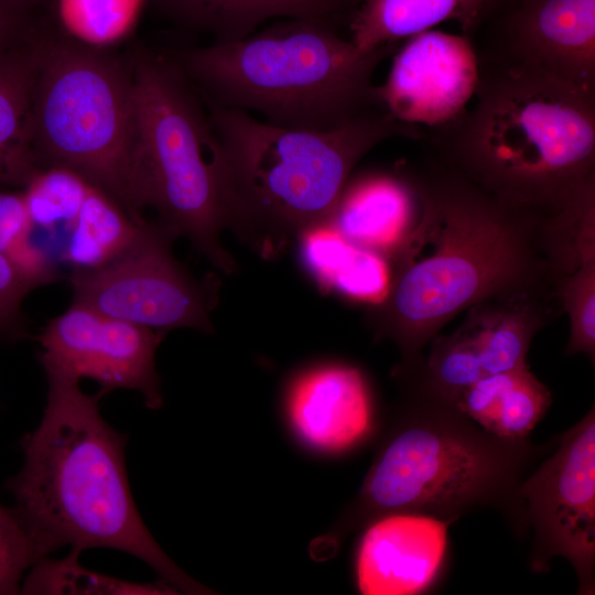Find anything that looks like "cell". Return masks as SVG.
Returning <instances> with one entry per match:
<instances>
[{"label":"cell","mask_w":595,"mask_h":595,"mask_svg":"<svg viewBox=\"0 0 595 595\" xmlns=\"http://www.w3.org/2000/svg\"><path fill=\"white\" fill-rule=\"evenodd\" d=\"M409 174L419 214L387 257V295L367 314L375 336L398 347L400 368L423 361L451 320L488 298L559 296L576 263L583 212L577 202L551 214L507 203L439 160Z\"/></svg>","instance_id":"6da1fadb"},{"label":"cell","mask_w":595,"mask_h":595,"mask_svg":"<svg viewBox=\"0 0 595 595\" xmlns=\"http://www.w3.org/2000/svg\"><path fill=\"white\" fill-rule=\"evenodd\" d=\"M421 365L396 369L400 398L358 494L325 536L324 554H333L350 533L400 512L451 523L493 508L518 537L527 534L520 486L551 445L485 431L428 382Z\"/></svg>","instance_id":"7a4b0ae2"},{"label":"cell","mask_w":595,"mask_h":595,"mask_svg":"<svg viewBox=\"0 0 595 595\" xmlns=\"http://www.w3.org/2000/svg\"><path fill=\"white\" fill-rule=\"evenodd\" d=\"M39 426L21 441L24 462L7 487L41 551L80 553L110 548L150 565L178 594H213L182 571L143 523L125 465L127 439L101 416L104 393L86 394L79 381L47 378Z\"/></svg>","instance_id":"3957f363"},{"label":"cell","mask_w":595,"mask_h":595,"mask_svg":"<svg viewBox=\"0 0 595 595\" xmlns=\"http://www.w3.org/2000/svg\"><path fill=\"white\" fill-rule=\"evenodd\" d=\"M475 106L435 128L442 163L494 196L561 209L595 178V95L502 64L479 71Z\"/></svg>","instance_id":"277c9868"},{"label":"cell","mask_w":595,"mask_h":595,"mask_svg":"<svg viewBox=\"0 0 595 595\" xmlns=\"http://www.w3.org/2000/svg\"><path fill=\"white\" fill-rule=\"evenodd\" d=\"M397 48L363 51L326 22L285 19L172 60L210 106L255 111L279 127L327 131L382 108L372 74Z\"/></svg>","instance_id":"5b68a950"},{"label":"cell","mask_w":595,"mask_h":595,"mask_svg":"<svg viewBox=\"0 0 595 595\" xmlns=\"http://www.w3.org/2000/svg\"><path fill=\"white\" fill-rule=\"evenodd\" d=\"M226 169L230 227L262 251L331 220L349 175L372 148L418 131L385 109L327 130L284 128L210 106Z\"/></svg>","instance_id":"8992f818"},{"label":"cell","mask_w":595,"mask_h":595,"mask_svg":"<svg viewBox=\"0 0 595 595\" xmlns=\"http://www.w3.org/2000/svg\"><path fill=\"white\" fill-rule=\"evenodd\" d=\"M134 194L138 209L156 210L174 236H185L215 268L235 262L220 234L230 227L221 147L194 85L170 57H131Z\"/></svg>","instance_id":"52a82bcc"},{"label":"cell","mask_w":595,"mask_h":595,"mask_svg":"<svg viewBox=\"0 0 595 595\" xmlns=\"http://www.w3.org/2000/svg\"><path fill=\"white\" fill-rule=\"evenodd\" d=\"M40 169H68L144 219L134 195L131 60L65 35L46 14L31 100Z\"/></svg>","instance_id":"ba28073f"},{"label":"cell","mask_w":595,"mask_h":595,"mask_svg":"<svg viewBox=\"0 0 595 595\" xmlns=\"http://www.w3.org/2000/svg\"><path fill=\"white\" fill-rule=\"evenodd\" d=\"M174 238L160 221H148L113 260L95 269L73 270V302L165 333L182 327L213 333V288L194 279L174 258Z\"/></svg>","instance_id":"9c48e42d"},{"label":"cell","mask_w":595,"mask_h":595,"mask_svg":"<svg viewBox=\"0 0 595 595\" xmlns=\"http://www.w3.org/2000/svg\"><path fill=\"white\" fill-rule=\"evenodd\" d=\"M556 448L520 486L533 539L529 565L549 570L564 558L577 576V594L595 593V408L556 439Z\"/></svg>","instance_id":"30bf717a"},{"label":"cell","mask_w":595,"mask_h":595,"mask_svg":"<svg viewBox=\"0 0 595 595\" xmlns=\"http://www.w3.org/2000/svg\"><path fill=\"white\" fill-rule=\"evenodd\" d=\"M164 335L73 302L39 336L40 361L46 378H89L104 394L137 390L148 408L159 409L163 398L155 353Z\"/></svg>","instance_id":"8fae6325"},{"label":"cell","mask_w":595,"mask_h":595,"mask_svg":"<svg viewBox=\"0 0 595 595\" xmlns=\"http://www.w3.org/2000/svg\"><path fill=\"white\" fill-rule=\"evenodd\" d=\"M478 80L479 62L469 40L428 30L396 50L376 91L381 107L399 122L439 128L467 109Z\"/></svg>","instance_id":"7c38bea8"},{"label":"cell","mask_w":595,"mask_h":595,"mask_svg":"<svg viewBox=\"0 0 595 595\" xmlns=\"http://www.w3.org/2000/svg\"><path fill=\"white\" fill-rule=\"evenodd\" d=\"M283 407L294 437L322 455L356 450L376 431L369 385L347 364H317L298 372L286 387Z\"/></svg>","instance_id":"4fadbf2b"},{"label":"cell","mask_w":595,"mask_h":595,"mask_svg":"<svg viewBox=\"0 0 595 595\" xmlns=\"http://www.w3.org/2000/svg\"><path fill=\"white\" fill-rule=\"evenodd\" d=\"M507 53L502 64L595 95V0H520Z\"/></svg>","instance_id":"5bb4252c"},{"label":"cell","mask_w":595,"mask_h":595,"mask_svg":"<svg viewBox=\"0 0 595 595\" xmlns=\"http://www.w3.org/2000/svg\"><path fill=\"white\" fill-rule=\"evenodd\" d=\"M448 522L400 512L366 528L355 556L357 588L365 595H415L440 577L448 550Z\"/></svg>","instance_id":"9a60e30c"},{"label":"cell","mask_w":595,"mask_h":595,"mask_svg":"<svg viewBox=\"0 0 595 595\" xmlns=\"http://www.w3.org/2000/svg\"><path fill=\"white\" fill-rule=\"evenodd\" d=\"M418 214L419 197L409 173H370L348 180L329 223L350 242L387 258Z\"/></svg>","instance_id":"2e32d148"},{"label":"cell","mask_w":595,"mask_h":595,"mask_svg":"<svg viewBox=\"0 0 595 595\" xmlns=\"http://www.w3.org/2000/svg\"><path fill=\"white\" fill-rule=\"evenodd\" d=\"M561 313V301L555 294L513 292L469 307L459 328L476 347L486 376L527 366L533 336Z\"/></svg>","instance_id":"e0dca14e"},{"label":"cell","mask_w":595,"mask_h":595,"mask_svg":"<svg viewBox=\"0 0 595 595\" xmlns=\"http://www.w3.org/2000/svg\"><path fill=\"white\" fill-rule=\"evenodd\" d=\"M45 20L42 14L26 36L0 53V186L23 188L41 170L31 141V100Z\"/></svg>","instance_id":"ac0fdd59"},{"label":"cell","mask_w":595,"mask_h":595,"mask_svg":"<svg viewBox=\"0 0 595 595\" xmlns=\"http://www.w3.org/2000/svg\"><path fill=\"white\" fill-rule=\"evenodd\" d=\"M351 0H151L173 22L207 32L215 42H229L253 33L263 22L305 19L328 22Z\"/></svg>","instance_id":"d6986e66"},{"label":"cell","mask_w":595,"mask_h":595,"mask_svg":"<svg viewBox=\"0 0 595 595\" xmlns=\"http://www.w3.org/2000/svg\"><path fill=\"white\" fill-rule=\"evenodd\" d=\"M301 259L324 289L376 305L388 293L387 258L346 239L329 221L299 235Z\"/></svg>","instance_id":"ffe728a7"},{"label":"cell","mask_w":595,"mask_h":595,"mask_svg":"<svg viewBox=\"0 0 595 595\" xmlns=\"http://www.w3.org/2000/svg\"><path fill=\"white\" fill-rule=\"evenodd\" d=\"M551 402L549 389L527 365L482 377L459 394L455 404L485 431L521 439L528 437Z\"/></svg>","instance_id":"44dd1931"},{"label":"cell","mask_w":595,"mask_h":595,"mask_svg":"<svg viewBox=\"0 0 595 595\" xmlns=\"http://www.w3.org/2000/svg\"><path fill=\"white\" fill-rule=\"evenodd\" d=\"M487 0H363L350 19V41L363 51L397 45L434 25H476Z\"/></svg>","instance_id":"7402d4cb"},{"label":"cell","mask_w":595,"mask_h":595,"mask_svg":"<svg viewBox=\"0 0 595 595\" xmlns=\"http://www.w3.org/2000/svg\"><path fill=\"white\" fill-rule=\"evenodd\" d=\"M147 223L133 218L108 194L91 185L67 228L62 260L74 270L104 266L126 251Z\"/></svg>","instance_id":"603a6c76"},{"label":"cell","mask_w":595,"mask_h":595,"mask_svg":"<svg viewBox=\"0 0 595 595\" xmlns=\"http://www.w3.org/2000/svg\"><path fill=\"white\" fill-rule=\"evenodd\" d=\"M147 0H52L44 9L68 37L110 48L136 29Z\"/></svg>","instance_id":"cb8c5ba5"},{"label":"cell","mask_w":595,"mask_h":595,"mask_svg":"<svg viewBox=\"0 0 595 595\" xmlns=\"http://www.w3.org/2000/svg\"><path fill=\"white\" fill-rule=\"evenodd\" d=\"M559 296L570 320L566 354L595 359V206L582 218L577 232V260L564 279Z\"/></svg>","instance_id":"d4e9b609"},{"label":"cell","mask_w":595,"mask_h":595,"mask_svg":"<svg viewBox=\"0 0 595 595\" xmlns=\"http://www.w3.org/2000/svg\"><path fill=\"white\" fill-rule=\"evenodd\" d=\"M78 552L67 558L40 559L21 584L22 594H178L164 583L140 584L89 571L78 563Z\"/></svg>","instance_id":"484cf974"},{"label":"cell","mask_w":595,"mask_h":595,"mask_svg":"<svg viewBox=\"0 0 595 595\" xmlns=\"http://www.w3.org/2000/svg\"><path fill=\"white\" fill-rule=\"evenodd\" d=\"M91 185L68 169L40 170L22 188L34 228H68Z\"/></svg>","instance_id":"4316f807"},{"label":"cell","mask_w":595,"mask_h":595,"mask_svg":"<svg viewBox=\"0 0 595 595\" xmlns=\"http://www.w3.org/2000/svg\"><path fill=\"white\" fill-rule=\"evenodd\" d=\"M421 370L428 382L454 403L465 389L485 376L476 347L459 327L430 342Z\"/></svg>","instance_id":"83f0119b"},{"label":"cell","mask_w":595,"mask_h":595,"mask_svg":"<svg viewBox=\"0 0 595 595\" xmlns=\"http://www.w3.org/2000/svg\"><path fill=\"white\" fill-rule=\"evenodd\" d=\"M43 556L17 510L0 504V595L19 594L24 573Z\"/></svg>","instance_id":"f1b7e54d"},{"label":"cell","mask_w":595,"mask_h":595,"mask_svg":"<svg viewBox=\"0 0 595 595\" xmlns=\"http://www.w3.org/2000/svg\"><path fill=\"white\" fill-rule=\"evenodd\" d=\"M31 290L10 259L0 251V334L11 337L23 334L21 304Z\"/></svg>","instance_id":"f546056e"},{"label":"cell","mask_w":595,"mask_h":595,"mask_svg":"<svg viewBox=\"0 0 595 595\" xmlns=\"http://www.w3.org/2000/svg\"><path fill=\"white\" fill-rule=\"evenodd\" d=\"M33 231L23 191L0 190V251L8 256L31 239Z\"/></svg>","instance_id":"4dcf8cb0"},{"label":"cell","mask_w":595,"mask_h":595,"mask_svg":"<svg viewBox=\"0 0 595 595\" xmlns=\"http://www.w3.org/2000/svg\"><path fill=\"white\" fill-rule=\"evenodd\" d=\"M42 10L21 0H0V53L32 31Z\"/></svg>","instance_id":"1f68e13d"},{"label":"cell","mask_w":595,"mask_h":595,"mask_svg":"<svg viewBox=\"0 0 595 595\" xmlns=\"http://www.w3.org/2000/svg\"><path fill=\"white\" fill-rule=\"evenodd\" d=\"M34 7H43L46 0H21Z\"/></svg>","instance_id":"d6a6232c"},{"label":"cell","mask_w":595,"mask_h":595,"mask_svg":"<svg viewBox=\"0 0 595 595\" xmlns=\"http://www.w3.org/2000/svg\"><path fill=\"white\" fill-rule=\"evenodd\" d=\"M505 1H509V0H487L486 8L490 7V6H494V4L502 3Z\"/></svg>","instance_id":"836d02e7"}]
</instances>
